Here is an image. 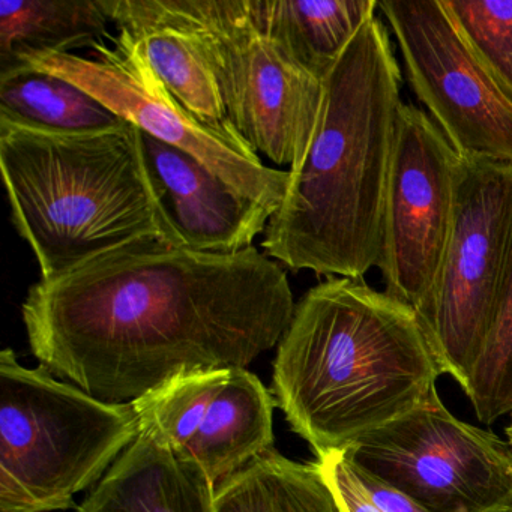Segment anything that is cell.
<instances>
[{
  "instance_id": "obj_1",
  "label": "cell",
  "mask_w": 512,
  "mask_h": 512,
  "mask_svg": "<svg viewBox=\"0 0 512 512\" xmlns=\"http://www.w3.org/2000/svg\"><path fill=\"white\" fill-rule=\"evenodd\" d=\"M280 263L259 248L205 253L148 239L40 280L22 305L35 358L106 403H133L182 374L247 368L295 311Z\"/></svg>"
},
{
  "instance_id": "obj_2",
  "label": "cell",
  "mask_w": 512,
  "mask_h": 512,
  "mask_svg": "<svg viewBox=\"0 0 512 512\" xmlns=\"http://www.w3.org/2000/svg\"><path fill=\"white\" fill-rule=\"evenodd\" d=\"M401 70L382 20H368L323 79L307 154L262 248L293 272L364 278L382 250L386 190L397 139Z\"/></svg>"
},
{
  "instance_id": "obj_3",
  "label": "cell",
  "mask_w": 512,
  "mask_h": 512,
  "mask_svg": "<svg viewBox=\"0 0 512 512\" xmlns=\"http://www.w3.org/2000/svg\"><path fill=\"white\" fill-rule=\"evenodd\" d=\"M442 373L415 308L364 278H326L277 346L275 401L317 458L413 412Z\"/></svg>"
},
{
  "instance_id": "obj_4",
  "label": "cell",
  "mask_w": 512,
  "mask_h": 512,
  "mask_svg": "<svg viewBox=\"0 0 512 512\" xmlns=\"http://www.w3.org/2000/svg\"><path fill=\"white\" fill-rule=\"evenodd\" d=\"M0 169L11 221L41 280L148 239L184 247L131 122L59 133L0 115Z\"/></svg>"
},
{
  "instance_id": "obj_5",
  "label": "cell",
  "mask_w": 512,
  "mask_h": 512,
  "mask_svg": "<svg viewBox=\"0 0 512 512\" xmlns=\"http://www.w3.org/2000/svg\"><path fill=\"white\" fill-rule=\"evenodd\" d=\"M139 433L133 403L98 400L0 353V512L70 509Z\"/></svg>"
},
{
  "instance_id": "obj_6",
  "label": "cell",
  "mask_w": 512,
  "mask_h": 512,
  "mask_svg": "<svg viewBox=\"0 0 512 512\" xmlns=\"http://www.w3.org/2000/svg\"><path fill=\"white\" fill-rule=\"evenodd\" d=\"M208 61L227 115L244 142L281 167L304 160L323 80L293 55L268 0H167Z\"/></svg>"
},
{
  "instance_id": "obj_7",
  "label": "cell",
  "mask_w": 512,
  "mask_h": 512,
  "mask_svg": "<svg viewBox=\"0 0 512 512\" xmlns=\"http://www.w3.org/2000/svg\"><path fill=\"white\" fill-rule=\"evenodd\" d=\"M512 244V164L463 160L436 283L416 310L443 374L461 388L493 322Z\"/></svg>"
},
{
  "instance_id": "obj_8",
  "label": "cell",
  "mask_w": 512,
  "mask_h": 512,
  "mask_svg": "<svg viewBox=\"0 0 512 512\" xmlns=\"http://www.w3.org/2000/svg\"><path fill=\"white\" fill-rule=\"evenodd\" d=\"M341 451L428 512L512 508L511 446L455 418L439 394Z\"/></svg>"
},
{
  "instance_id": "obj_9",
  "label": "cell",
  "mask_w": 512,
  "mask_h": 512,
  "mask_svg": "<svg viewBox=\"0 0 512 512\" xmlns=\"http://www.w3.org/2000/svg\"><path fill=\"white\" fill-rule=\"evenodd\" d=\"M92 52V58L74 53L28 56L17 68L29 65L74 83L142 133L181 149L242 196L277 212L289 170L265 166L256 152L236 148L203 127L170 94L139 41L125 29L116 28V35Z\"/></svg>"
},
{
  "instance_id": "obj_10",
  "label": "cell",
  "mask_w": 512,
  "mask_h": 512,
  "mask_svg": "<svg viewBox=\"0 0 512 512\" xmlns=\"http://www.w3.org/2000/svg\"><path fill=\"white\" fill-rule=\"evenodd\" d=\"M407 80L463 160L512 164V98L464 40L443 0H380Z\"/></svg>"
},
{
  "instance_id": "obj_11",
  "label": "cell",
  "mask_w": 512,
  "mask_h": 512,
  "mask_svg": "<svg viewBox=\"0 0 512 512\" xmlns=\"http://www.w3.org/2000/svg\"><path fill=\"white\" fill-rule=\"evenodd\" d=\"M461 157L427 113L401 106L379 265L385 292L415 311L430 295L454 220Z\"/></svg>"
},
{
  "instance_id": "obj_12",
  "label": "cell",
  "mask_w": 512,
  "mask_h": 512,
  "mask_svg": "<svg viewBox=\"0 0 512 512\" xmlns=\"http://www.w3.org/2000/svg\"><path fill=\"white\" fill-rule=\"evenodd\" d=\"M133 406L140 428L193 457L215 485L274 448V398L247 368L182 374Z\"/></svg>"
},
{
  "instance_id": "obj_13",
  "label": "cell",
  "mask_w": 512,
  "mask_h": 512,
  "mask_svg": "<svg viewBox=\"0 0 512 512\" xmlns=\"http://www.w3.org/2000/svg\"><path fill=\"white\" fill-rule=\"evenodd\" d=\"M146 158L182 245L205 253L235 254L254 247L272 209L239 194L191 155L143 133Z\"/></svg>"
},
{
  "instance_id": "obj_14",
  "label": "cell",
  "mask_w": 512,
  "mask_h": 512,
  "mask_svg": "<svg viewBox=\"0 0 512 512\" xmlns=\"http://www.w3.org/2000/svg\"><path fill=\"white\" fill-rule=\"evenodd\" d=\"M101 4L115 28L125 29L139 41L157 76L190 115L230 145L254 151L233 127L199 43L167 0H101Z\"/></svg>"
},
{
  "instance_id": "obj_15",
  "label": "cell",
  "mask_w": 512,
  "mask_h": 512,
  "mask_svg": "<svg viewBox=\"0 0 512 512\" xmlns=\"http://www.w3.org/2000/svg\"><path fill=\"white\" fill-rule=\"evenodd\" d=\"M202 466L148 428L122 452L79 512H217Z\"/></svg>"
},
{
  "instance_id": "obj_16",
  "label": "cell",
  "mask_w": 512,
  "mask_h": 512,
  "mask_svg": "<svg viewBox=\"0 0 512 512\" xmlns=\"http://www.w3.org/2000/svg\"><path fill=\"white\" fill-rule=\"evenodd\" d=\"M110 25L101 0H2L0 74L28 56L97 49L112 37Z\"/></svg>"
},
{
  "instance_id": "obj_17",
  "label": "cell",
  "mask_w": 512,
  "mask_h": 512,
  "mask_svg": "<svg viewBox=\"0 0 512 512\" xmlns=\"http://www.w3.org/2000/svg\"><path fill=\"white\" fill-rule=\"evenodd\" d=\"M217 512H344L317 463H299L274 448L217 485Z\"/></svg>"
},
{
  "instance_id": "obj_18",
  "label": "cell",
  "mask_w": 512,
  "mask_h": 512,
  "mask_svg": "<svg viewBox=\"0 0 512 512\" xmlns=\"http://www.w3.org/2000/svg\"><path fill=\"white\" fill-rule=\"evenodd\" d=\"M0 115L59 133L107 130L124 122L79 86L29 65L0 74Z\"/></svg>"
},
{
  "instance_id": "obj_19",
  "label": "cell",
  "mask_w": 512,
  "mask_h": 512,
  "mask_svg": "<svg viewBox=\"0 0 512 512\" xmlns=\"http://www.w3.org/2000/svg\"><path fill=\"white\" fill-rule=\"evenodd\" d=\"M278 34L308 71L325 79L359 29L376 17V0H268Z\"/></svg>"
},
{
  "instance_id": "obj_20",
  "label": "cell",
  "mask_w": 512,
  "mask_h": 512,
  "mask_svg": "<svg viewBox=\"0 0 512 512\" xmlns=\"http://www.w3.org/2000/svg\"><path fill=\"white\" fill-rule=\"evenodd\" d=\"M463 391L482 424L512 413V244L493 322Z\"/></svg>"
},
{
  "instance_id": "obj_21",
  "label": "cell",
  "mask_w": 512,
  "mask_h": 512,
  "mask_svg": "<svg viewBox=\"0 0 512 512\" xmlns=\"http://www.w3.org/2000/svg\"><path fill=\"white\" fill-rule=\"evenodd\" d=\"M473 55L512 98V0H443Z\"/></svg>"
},
{
  "instance_id": "obj_22",
  "label": "cell",
  "mask_w": 512,
  "mask_h": 512,
  "mask_svg": "<svg viewBox=\"0 0 512 512\" xmlns=\"http://www.w3.org/2000/svg\"><path fill=\"white\" fill-rule=\"evenodd\" d=\"M317 463L344 512H383L362 487L355 466L344 451L323 455L317 458Z\"/></svg>"
},
{
  "instance_id": "obj_23",
  "label": "cell",
  "mask_w": 512,
  "mask_h": 512,
  "mask_svg": "<svg viewBox=\"0 0 512 512\" xmlns=\"http://www.w3.org/2000/svg\"><path fill=\"white\" fill-rule=\"evenodd\" d=\"M353 466H355V464H353ZM355 469L362 487L367 491L370 499L373 500L383 512H428L427 509L422 508L415 500L410 499V497L401 493L397 488L391 487V485L373 478V476L362 472V470H359L356 466Z\"/></svg>"
},
{
  "instance_id": "obj_24",
  "label": "cell",
  "mask_w": 512,
  "mask_h": 512,
  "mask_svg": "<svg viewBox=\"0 0 512 512\" xmlns=\"http://www.w3.org/2000/svg\"><path fill=\"white\" fill-rule=\"evenodd\" d=\"M506 437H508L509 446L512 448V413H511V424L505 428Z\"/></svg>"
},
{
  "instance_id": "obj_25",
  "label": "cell",
  "mask_w": 512,
  "mask_h": 512,
  "mask_svg": "<svg viewBox=\"0 0 512 512\" xmlns=\"http://www.w3.org/2000/svg\"><path fill=\"white\" fill-rule=\"evenodd\" d=\"M496 512H512V508L500 509V511Z\"/></svg>"
}]
</instances>
